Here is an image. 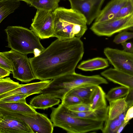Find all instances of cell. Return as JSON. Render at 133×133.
<instances>
[{
    "instance_id": "cell-1",
    "label": "cell",
    "mask_w": 133,
    "mask_h": 133,
    "mask_svg": "<svg viewBox=\"0 0 133 133\" xmlns=\"http://www.w3.org/2000/svg\"><path fill=\"white\" fill-rule=\"evenodd\" d=\"M84 52L80 38H57L39 55L29 59L36 79L44 81L75 72Z\"/></svg>"
},
{
    "instance_id": "cell-2",
    "label": "cell",
    "mask_w": 133,
    "mask_h": 133,
    "mask_svg": "<svg viewBox=\"0 0 133 133\" xmlns=\"http://www.w3.org/2000/svg\"><path fill=\"white\" fill-rule=\"evenodd\" d=\"M54 14L53 37L61 39L80 38L88 29L85 18L75 10L60 7Z\"/></svg>"
},
{
    "instance_id": "cell-3",
    "label": "cell",
    "mask_w": 133,
    "mask_h": 133,
    "mask_svg": "<svg viewBox=\"0 0 133 133\" xmlns=\"http://www.w3.org/2000/svg\"><path fill=\"white\" fill-rule=\"evenodd\" d=\"M50 120L54 127L69 133H85L102 130L104 121L84 119L73 115L70 110L61 103L51 108Z\"/></svg>"
},
{
    "instance_id": "cell-4",
    "label": "cell",
    "mask_w": 133,
    "mask_h": 133,
    "mask_svg": "<svg viewBox=\"0 0 133 133\" xmlns=\"http://www.w3.org/2000/svg\"><path fill=\"white\" fill-rule=\"evenodd\" d=\"M5 31L8 43L7 47L13 51L25 55L33 54L36 56L45 49L39 38L28 28L20 26H8Z\"/></svg>"
},
{
    "instance_id": "cell-5",
    "label": "cell",
    "mask_w": 133,
    "mask_h": 133,
    "mask_svg": "<svg viewBox=\"0 0 133 133\" xmlns=\"http://www.w3.org/2000/svg\"><path fill=\"white\" fill-rule=\"evenodd\" d=\"M85 81L80 74L75 72L61 76L51 80L41 94L62 100L66 94L74 88L84 85Z\"/></svg>"
},
{
    "instance_id": "cell-6",
    "label": "cell",
    "mask_w": 133,
    "mask_h": 133,
    "mask_svg": "<svg viewBox=\"0 0 133 133\" xmlns=\"http://www.w3.org/2000/svg\"><path fill=\"white\" fill-rule=\"evenodd\" d=\"M2 52L10 63L14 78L24 83L36 79L26 55L12 50Z\"/></svg>"
},
{
    "instance_id": "cell-7",
    "label": "cell",
    "mask_w": 133,
    "mask_h": 133,
    "mask_svg": "<svg viewBox=\"0 0 133 133\" xmlns=\"http://www.w3.org/2000/svg\"><path fill=\"white\" fill-rule=\"evenodd\" d=\"M133 26V13L110 20L94 22L90 29L97 36L110 37L116 33L132 28Z\"/></svg>"
},
{
    "instance_id": "cell-8",
    "label": "cell",
    "mask_w": 133,
    "mask_h": 133,
    "mask_svg": "<svg viewBox=\"0 0 133 133\" xmlns=\"http://www.w3.org/2000/svg\"><path fill=\"white\" fill-rule=\"evenodd\" d=\"M54 19V11L37 10L30 28L39 38L53 37Z\"/></svg>"
},
{
    "instance_id": "cell-9",
    "label": "cell",
    "mask_w": 133,
    "mask_h": 133,
    "mask_svg": "<svg viewBox=\"0 0 133 133\" xmlns=\"http://www.w3.org/2000/svg\"><path fill=\"white\" fill-rule=\"evenodd\" d=\"M1 115L21 119L28 124L33 133H52L53 131V124L51 120L45 114L37 112L33 114H6Z\"/></svg>"
},
{
    "instance_id": "cell-10",
    "label": "cell",
    "mask_w": 133,
    "mask_h": 133,
    "mask_svg": "<svg viewBox=\"0 0 133 133\" xmlns=\"http://www.w3.org/2000/svg\"><path fill=\"white\" fill-rule=\"evenodd\" d=\"M104 52L114 68L133 75V54L109 47Z\"/></svg>"
},
{
    "instance_id": "cell-11",
    "label": "cell",
    "mask_w": 133,
    "mask_h": 133,
    "mask_svg": "<svg viewBox=\"0 0 133 133\" xmlns=\"http://www.w3.org/2000/svg\"><path fill=\"white\" fill-rule=\"evenodd\" d=\"M71 9L82 14L90 25L98 16L105 0H69Z\"/></svg>"
},
{
    "instance_id": "cell-12",
    "label": "cell",
    "mask_w": 133,
    "mask_h": 133,
    "mask_svg": "<svg viewBox=\"0 0 133 133\" xmlns=\"http://www.w3.org/2000/svg\"><path fill=\"white\" fill-rule=\"evenodd\" d=\"M33 133L25 122L18 118L0 114V133Z\"/></svg>"
},
{
    "instance_id": "cell-13",
    "label": "cell",
    "mask_w": 133,
    "mask_h": 133,
    "mask_svg": "<svg viewBox=\"0 0 133 133\" xmlns=\"http://www.w3.org/2000/svg\"><path fill=\"white\" fill-rule=\"evenodd\" d=\"M51 80L48 79L21 84L19 87L15 89L0 94V100L12 95H26L30 96L34 94L41 93L42 90L48 86Z\"/></svg>"
},
{
    "instance_id": "cell-14",
    "label": "cell",
    "mask_w": 133,
    "mask_h": 133,
    "mask_svg": "<svg viewBox=\"0 0 133 133\" xmlns=\"http://www.w3.org/2000/svg\"><path fill=\"white\" fill-rule=\"evenodd\" d=\"M101 75L115 83L133 89V75L112 68L104 70Z\"/></svg>"
},
{
    "instance_id": "cell-15",
    "label": "cell",
    "mask_w": 133,
    "mask_h": 133,
    "mask_svg": "<svg viewBox=\"0 0 133 133\" xmlns=\"http://www.w3.org/2000/svg\"><path fill=\"white\" fill-rule=\"evenodd\" d=\"M127 0H111L102 10L94 22H99L112 19Z\"/></svg>"
},
{
    "instance_id": "cell-16",
    "label": "cell",
    "mask_w": 133,
    "mask_h": 133,
    "mask_svg": "<svg viewBox=\"0 0 133 133\" xmlns=\"http://www.w3.org/2000/svg\"><path fill=\"white\" fill-rule=\"evenodd\" d=\"M37 112L26 102H0V114H33Z\"/></svg>"
},
{
    "instance_id": "cell-17",
    "label": "cell",
    "mask_w": 133,
    "mask_h": 133,
    "mask_svg": "<svg viewBox=\"0 0 133 133\" xmlns=\"http://www.w3.org/2000/svg\"><path fill=\"white\" fill-rule=\"evenodd\" d=\"M60 102L58 98L42 94L32 98L30 102L29 105L35 110H45L58 104Z\"/></svg>"
},
{
    "instance_id": "cell-18",
    "label": "cell",
    "mask_w": 133,
    "mask_h": 133,
    "mask_svg": "<svg viewBox=\"0 0 133 133\" xmlns=\"http://www.w3.org/2000/svg\"><path fill=\"white\" fill-rule=\"evenodd\" d=\"M109 103L108 118L110 120L117 118L121 114L127 111L130 107L126 101V96L110 101Z\"/></svg>"
},
{
    "instance_id": "cell-19",
    "label": "cell",
    "mask_w": 133,
    "mask_h": 133,
    "mask_svg": "<svg viewBox=\"0 0 133 133\" xmlns=\"http://www.w3.org/2000/svg\"><path fill=\"white\" fill-rule=\"evenodd\" d=\"M89 104L92 110L107 108L106 94L102 87L97 85L94 91L89 99Z\"/></svg>"
},
{
    "instance_id": "cell-20",
    "label": "cell",
    "mask_w": 133,
    "mask_h": 133,
    "mask_svg": "<svg viewBox=\"0 0 133 133\" xmlns=\"http://www.w3.org/2000/svg\"><path fill=\"white\" fill-rule=\"evenodd\" d=\"M109 106L104 109L83 112L70 110L75 116L84 119L104 121L108 116Z\"/></svg>"
},
{
    "instance_id": "cell-21",
    "label": "cell",
    "mask_w": 133,
    "mask_h": 133,
    "mask_svg": "<svg viewBox=\"0 0 133 133\" xmlns=\"http://www.w3.org/2000/svg\"><path fill=\"white\" fill-rule=\"evenodd\" d=\"M108 60L97 57L82 62L77 68L84 71H92L104 69L109 66Z\"/></svg>"
},
{
    "instance_id": "cell-22",
    "label": "cell",
    "mask_w": 133,
    "mask_h": 133,
    "mask_svg": "<svg viewBox=\"0 0 133 133\" xmlns=\"http://www.w3.org/2000/svg\"><path fill=\"white\" fill-rule=\"evenodd\" d=\"M97 85L87 84L79 86L71 90L65 96L68 95L76 96L83 100L85 103L89 104L91 95Z\"/></svg>"
},
{
    "instance_id": "cell-23",
    "label": "cell",
    "mask_w": 133,
    "mask_h": 133,
    "mask_svg": "<svg viewBox=\"0 0 133 133\" xmlns=\"http://www.w3.org/2000/svg\"><path fill=\"white\" fill-rule=\"evenodd\" d=\"M20 5L16 0H0V23L9 15L13 13Z\"/></svg>"
},
{
    "instance_id": "cell-24",
    "label": "cell",
    "mask_w": 133,
    "mask_h": 133,
    "mask_svg": "<svg viewBox=\"0 0 133 133\" xmlns=\"http://www.w3.org/2000/svg\"><path fill=\"white\" fill-rule=\"evenodd\" d=\"M61 0H31L28 4L37 10L54 11L58 7Z\"/></svg>"
},
{
    "instance_id": "cell-25",
    "label": "cell",
    "mask_w": 133,
    "mask_h": 133,
    "mask_svg": "<svg viewBox=\"0 0 133 133\" xmlns=\"http://www.w3.org/2000/svg\"><path fill=\"white\" fill-rule=\"evenodd\" d=\"M131 90L128 87L122 86L113 88L106 94V99L110 102L124 97Z\"/></svg>"
},
{
    "instance_id": "cell-26",
    "label": "cell",
    "mask_w": 133,
    "mask_h": 133,
    "mask_svg": "<svg viewBox=\"0 0 133 133\" xmlns=\"http://www.w3.org/2000/svg\"><path fill=\"white\" fill-rule=\"evenodd\" d=\"M18 82L14 81L9 77L0 80V95L15 89L21 85Z\"/></svg>"
},
{
    "instance_id": "cell-27",
    "label": "cell",
    "mask_w": 133,
    "mask_h": 133,
    "mask_svg": "<svg viewBox=\"0 0 133 133\" xmlns=\"http://www.w3.org/2000/svg\"><path fill=\"white\" fill-rule=\"evenodd\" d=\"M61 103L67 108L80 103H85L83 100L77 96L73 95L65 96L62 100Z\"/></svg>"
},
{
    "instance_id": "cell-28",
    "label": "cell",
    "mask_w": 133,
    "mask_h": 133,
    "mask_svg": "<svg viewBox=\"0 0 133 133\" xmlns=\"http://www.w3.org/2000/svg\"><path fill=\"white\" fill-rule=\"evenodd\" d=\"M132 13L133 0H127L125 4L121 8L113 19L124 17Z\"/></svg>"
},
{
    "instance_id": "cell-29",
    "label": "cell",
    "mask_w": 133,
    "mask_h": 133,
    "mask_svg": "<svg viewBox=\"0 0 133 133\" xmlns=\"http://www.w3.org/2000/svg\"><path fill=\"white\" fill-rule=\"evenodd\" d=\"M118 129L114 120H110L107 117L104 122L103 128L101 131L103 133H116Z\"/></svg>"
},
{
    "instance_id": "cell-30",
    "label": "cell",
    "mask_w": 133,
    "mask_h": 133,
    "mask_svg": "<svg viewBox=\"0 0 133 133\" xmlns=\"http://www.w3.org/2000/svg\"><path fill=\"white\" fill-rule=\"evenodd\" d=\"M133 37L132 32L124 31H121L115 37L113 42L116 44H119L126 42L128 39Z\"/></svg>"
},
{
    "instance_id": "cell-31",
    "label": "cell",
    "mask_w": 133,
    "mask_h": 133,
    "mask_svg": "<svg viewBox=\"0 0 133 133\" xmlns=\"http://www.w3.org/2000/svg\"><path fill=\"white\" fill-rule=\"evenodd\" d=\"M29 95H14L7 97L0 100V102H26L25 99Z\"/></svg>"
},
{
    "instance_id": "cell-32",
    "label": "cell",
    "mask_w": 133,
    "mask_h": 133,
    "mask_svg": "<svg viewBox=\"0 0 133 133\" xmlns=\"http://www.w3.org/2000/svg\"><path fill=\"white\" fill-rule=\"evenodd\" d=\"M70 110L74 112H83L92 110L89 104L80 103L68 108Z\"/></svg>"
},
{
    "instance_id": "cell-33",
    "label": "cell",
    "mask_w": 133,
    "mask_h": 133,
    "mask_svg": "<svg viewBox=\"0 0 133 133\" xmlns=\"http://www.w3.org/2000/svg\"><path fill=\"white\" fill-rule=\"evenodd\" d=\"M0 67L11 72V68L8 59L2 52H0Z\"/></svg>"
},
{
    "instance_id": "cell-34",
    "label": "cell",
    "mask_w": 133,
    "mask_h": 133,
    "mask_svg": "<svg viewBox=\"0 0 133 133\" xmlns=\"http://www.w3.org/2000/svg\"><path fill=\"white\" fill-rule=\"evenodd\" d=\"M133 117V106L129 107L127 110L124 119L125 123H128Z\"/></svg>"
},
{
    "instance_id": "cell-35",
    "label": "cell",
    "mask_w": 133,
    "mask_h": 133,
    "mask_svg": "<svg viewBox=\"0 0 133 133\" xmlns=\"http://www.w3.org/2000/svg\"><path fill=\"white\" fill-rule=\"evenodd\" d=\"M124 50L128 52L133 53V45L131 42H124L121 43Z\"/></svg>"
},
{
    "instance_id": "cell-36",
    "label": "cell",
    "mask_w": 133,
    "mask_h": 133,
    "mask_svg": "<svg viewBox=\"0 0 133 133\" xmlns=\"http://www.w3.org/2000/svg\"><path fill=\"white\" fill-rule=\"evenodd\" d=\"M11 73V72L9 71L0 67V78H3L8 76Z\"/></svg>"
},
{
    "instance_id": "cell-37",
    "label": "cell",
    "mask_w": 133,
    "mask_h": 133,
    "mask_svg": "<svg viewBox=\"0 0 133 133\" xmlns=\"http://www.w3.org/2000/svg\"><path fill=\"white\" fill-rule=\"evenodd\" d=\"M128 123H125L124 121L118 128L116 133H119L121 132L124 128Z\"/></svg>"
},
{
    "instance_id": "cell-38",
    "label": "cell",
    "mask_w": 133,
    "mask_h": 133,
    "mask_svg": "<svg viewBox=\"0 0 133 133\" xmlns=\"http://www.w3.org/2000/svg\"><path fill=\"white\" fill-rule=\"evenodd\" d=\"M126 112V111L122 113L119 115L117 118L123 122L124 121V118Z\"/></svg>"
},
{
    "instance_id": "cell-39",
    "label": "cell",
    "mask_w": 133,
    "mask_h": 133,
    "mask_svg": "<svg viewBox=\"0 0 133 133\" xmlns=\"http://www.w3.org/2000/svg\"><path fill=\"white\" fill-rule=\"evenodd\" d=\"M18 0V1H23L24 2H26L27 4H28L29 2L31 0Z\"/></svg>"
},
{
    "instance_id": "cell-40",
    "label": "cell",
    "mask_w": 133,
    "mask_h": 133,
    "mask_svg": "<svg viewBox=\"0 0 133 133\" xmlns=\"http://www.w3.org/2000/svg\"><path fill=\"white\" fill-rule=\"evenodd\" d=\"M1 78H0V80H1Z\"/></svg>"
}]
</instances>
